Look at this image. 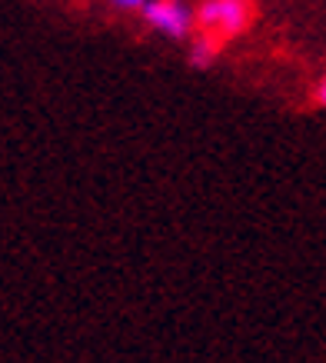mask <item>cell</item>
Instances as JSON below:
<instances>
[{
	"label": "cell",
	"instance_id": "6da1fadb",
	"mask_svg": "<svg viewBox=\"0 0 326 363\" xmlns=\"http://www.w3.org/2000/svg\"><path fill=\"white\" fill-rule=\"evenodd\" d=\"M196 23H200V33L223 44L253 23V4L250 0H203L196 11Z\"/></svg>",
	"mask_w": 326,
	"mask_h": 363
},
{
	"label": "cell",
	"instance_id": "7a4b0ae2",
	"mask_svg": "<svg viewBox=\"0 0 326 363\" xmlns=\"http://www.w3.org/2000/svg\"><path fill=\"white\" fill-rule=\"evenodd\" d=\"M143 21L150 23L153 30L167 33V37H186L190 33V23H193V13L186 11L180 0H147L143 4Z\"/></svg>",
	"mask_w": 326,
	"mask_h": 363
},
{
	"label": "cell",
	"instance_id": "3957f363",
	"mask_svg": "<svg viewBox=\"0 0 326 363\" xmlns=\"http://www.w3.org/2000/svg\"><path fill=\"white\" fill-rule=\"evenodd\" d=\"M220 44L213 40V37H207V33H200L193 44H190V64L193 67H210L213 64V57H217Z\"/></svg>",
	"mask_w": 326,
	"mask_h": 363
},
{
	"label": "cell",
	"instance_id": "277c9868",
	"mask_svg": "<svg viewBox=\"0 0 326 363\" xmlns=\"http://www.w3.org/2000/svg\"><path fill=\"white\" fill-rule=\"evenodd\" d=\"M117 7H123V11H143V4L147 0H113Z\"/></svg>",
	"mask_w": 326,
	"mask_h": 363
},
{
	"label": "cell",
	"instance_id": "5b68a950",
	"mask_svg": "<svg viewBox=\"0 0 326 363\" xmlns=\"http://www.w3.org/2000/svg\"><path fill=\"white\" fill-rule=\"evenodd\" d=\"M316 104H320V107H326V74L320 77V84H316Z\"/></svg>",
	"mask_w": 326,
	"mask_h": 363
}]
</instances>
